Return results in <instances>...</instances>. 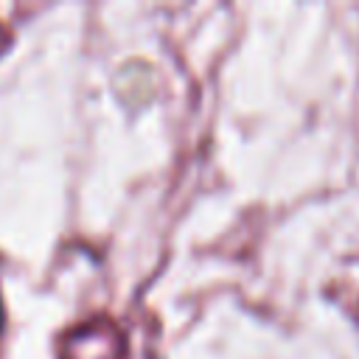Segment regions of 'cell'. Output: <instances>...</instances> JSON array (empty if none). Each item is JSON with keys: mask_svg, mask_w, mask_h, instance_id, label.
<instances>
[{"mask_svg": "<svg viewBox=\"0 0 359 359\" xmlns=\"http://www.w3.org/2000/svg\"><path fill=\"white\" fill-rule=\"evenodd\" d=\"M115 87L129 104H143L154 93V73L146 62H126L115 76Z\"/></svg>", "mask_w": 359, "mask_h": 359, "instance_id": "6da1fadb", "label": "cell"}, {"mask_svg": "<svg viewBox=\"0 0 359 359\" xmlns=\"http://www.w3.org/2000/svg\"><path fill=\"white\" fill-rule=\"evenodd\" d=\"M3 325H6V311H3V300H0V334H3Z\"/></svg>", "mask_w": 359, "mask_h": 359, "instance_id": "7a4b0ae2", "label": "cell"}]
</instances>
